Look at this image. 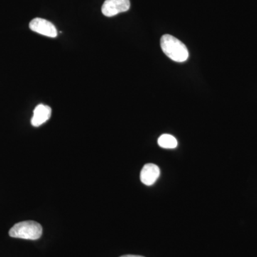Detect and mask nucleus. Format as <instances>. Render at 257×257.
<instances>
[{"mask_svg": "<svg viewBox=\"0 0 257 257\" xmlns=\"http://www.w3.org/2000/svg\"><path fill=\"white\" fill-rule=\"evenodd\" d=\"M161 47L169 58L177 62H184L189 57V51L184 44L176 37L165 35L161 38Z\"/></svg>", "mask_w": 257, "mask_h": 257, "instance_id": "f257e3e1", "label": "nucleus"}, {"mask_svg": "<svg viewBox=\"0 0 257 257\" xmlns=\"http://www.w3.org/2000/svg\"><path fill=\"white\" fill-rule=\"evenodd\" d=\"M10 236L20 239L37 240L41 237L42 227L36 221H25L14 225L9 231Z\"/></svg>", "mask_w": 257, "mask_h": 257, "instance_id": "f03ea898", "label": "nucleus"}, {"mask_svg": "<svg viewBox=\"0 0 257 257\" xmlns=\"http://www.w3.org/2000/svg\"><path fill=\"white\" fill-rule=\"evenodd\" d=\"M130 8V0H105L101 7V13L104 16L111 18L128 11Z\"/></svg>", "mask_w": 257, "mask_h": 257, "instance_id": "7ed1b4c3", "label": "nucleus"}, {"mask_svg": "<svg viewBox=\"0 0 257 257\" xmlns=\"http://www.w3.org/2000/svg\"><path fill=\"white\" fill-rule=\"evenodd\" d=\"M30 30L44 36L56 37L57 36V29L55 25L45 19L35 18L30 23Z\"/></svg>", "mask_w": 257, "mask_h": 257, "instance_id": "20e7f679", "label": "nucleus"}, {"mask_svg": "<svg viewBox=\"0 0 257 257\" xmlns=\"http://www.w3.org/2000/svg\"><path fill=\"white\" fill-rule=\"evenodd\" d=\"M160 175V170L158 166L154 164H147L141 171L140 179L145 185L151 186L156 182Z\"/></svg>", "mask_w": 257, "mask_h": 257, "instance_id": "39448f33", "label": "nucleus"}, {"mask_svg": "<svg viewBox=\"0 0 257 257\" xmlns=\"http://www.w3.org/2000/svg\"><path fill=\"white\" fill-rule=\"evenodd\" d=\"M52 115V109L49 106L40 104L35 107L33 116L31 119V124L34 126H40L46 122Z\"/></svg>", "mask_w": 257, "mask_h": 257, "instance_id": "423d86ee", "label": "nucleus"}, {"mask_svg": "<svg viewBox=\"0 0 257 257\" xmlns=\"http://www.w3.org/2000/svg\"><path fill=\"white\" fill-rule=\"evenodd\" d=\"M159 146L165 149H175L178 145L177 140L172 135L165 134L158 139Z\"/></svg>", "mask_w": 257, "mask_h": 257, "instance_id": "0eeeda50", "label": "nucleus"}, {"mask_svg": "<svg viewBox=\"0 0 257 257\" xmlns=\"http://www.w3.org/2000/svg\"><path fill=\"white\" fill-rule=\"evenodd\" d=\"M120 257H144L142 256H138V255H124Z\"/></svg>", "mask_w": 257, "mask_h": 257, "instance_id": "6e6552de", "label": "nucleus"}]
</instances>
